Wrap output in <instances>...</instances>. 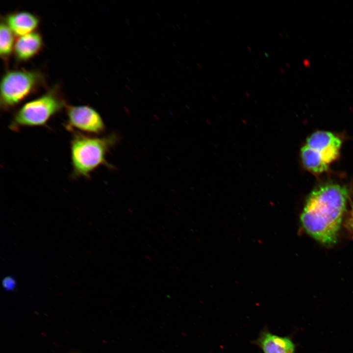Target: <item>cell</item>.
I'll return each instance as SVG.
<instances>
[{
    "label": "cell",
    "instance_id": "cell-8",
    "mask_svg": "<svg viewBox=\"0 0 353 353\" xmlns=\"http://www.w3.org/2000/svg\"><path fill=\"white\" fill-rule=\"evenodd\" d=\"M43 41L41 35L36 31L18 37L15 40L13 52L18 61L28 60L42 50Z\"/></svg>",
    "mask_w": 353,
    "mask_h": 353
},
{
    "label": "cell",
    "instance_id": "cell-7",
    "mask_svg": "<svg viewBox=\"0 0 353 353\" xmlns=\"http://www.w3.org/2000/svg\"><path fill=\"white\" fill-rule=\"evenodd\" d=\"M253 343L263 353H295V344L290 337L273 334L266 328Z\"/></svg>",
    "mask_w": 353,
    "mask_h": 353
},
{
    "label": "cell",
    "instance_id": "cell-4",
    "mask_svg": "<svg viewBox=\"0 0 353 353\" xmlns=\"http://www.w3.org/2000/svg\"><path fill=\"white\" fill-rule=\"evenodd\" d=\"M44 83L43 74L37 70L7 71L0 85V104L4 111L14 108Z\"/></svg>",
    "mask_w": 353,
    "mask_h": 353
},
{
    "label": "cell",
    "instance_id": "cell-13",
    "mask_svg": "<svg viewBox=\"0 0 353 353\" xmlns=\"http://www.w3.org/2000/svg\"><path fill=\"white\" fill-rule=\"evenodd\" d=\"M350 224L351 226L353 227V206L352 207V211L351 213Z\"/></svg>",
    "mask_w": 353,
    "mask_h": 353
},
{
    "label": "cell",
    "instance_id": "cell-2",
    "mask_svg": "<svg viewBox=\"0 0 353 353\" xmlns=\"http://www.w3.org/2000/svg\"><path fill=\"white\" fill-rule=\"evenodd\" d=\"M117 141L118 137L114 133L98 137L74 132L70 142L71 177L90 179L91 173L100 166L111 168L105 157Z\"/></svg>",
    "mask_w": 353,
    "mask_h": 353
},
{
    "label": "cell",
    "instance_id": "cell-11",
    "mask_svg": "<svg viewBox=\"0 0 353 353\" xmlns=\"http://www.w3.org/2000/svg\"><path fill=\"white\" fill-rule=\"evenodd\" d=\"M14 36L4 21H1L0 26V55L4 61L7 60L13 52L15 43Z\"/></svg>",
    "mask_w": 353,
    "mask_h": 353
},
{
    "label": "cell",
    "instance_id": "cell-3",
    "mask_svg": "<svg viewBox=\"0 0 353 353\" xmlns=\"http://www.w3.org/2000/svg\"><path fill=\"white\" fill-rule=\"evenodd\" d=\"M67 103L57 87L21 106L13 115L9 125L12 131L25 127L43 126L55 114L65 108Z\"/></svg>",
    "mask_w": 353,
    "mask_h": 353
},
{
    "label": "cell",
    "instance_id": "cell-9",
    "mask_svg": "<svg viewBox=\"0 0 353 353\" xmlns=\"http://www.w3.org/2000/svg\"><path fill=\"white\" fill-rule=\"evenodd\" d=\"M15 36H22L35 31L39 19L27 11H16L8 14L4 20Z\"/></svg>",
    "mask_w": 353,
    "mask_h": 353
},
{
    "label": "cell",
    "instance_id": "cell-6",
    "mask_svg": "<svg viewBox=\"0 0 353 353\" xmlns=\"http://www.w3.org/2000/svg\"><path fill=\"white\" fill-rule=\"evenodd\" d=\"M305 145L317 151L328 165L338 156L341 141L329 131H318L307 138Z\"/></svg>",
    "mask_w": 353,
    "mask_h": 353
},
{
    "label": "cell",
    "instance_id": "cell-5",
    "mask_svg": "<svg viewBox=\"0 0 353 353\" xmlns=\"http://www.w3.org/2000/svg\"><path fill=\"white\" fill-rule=\"evenodd\" d=\"M67 120L65 128L71 132H83L99 134L104 130L103 121L99 113L88 105H72L67 104L65 108Z\"/></svg>",
    "mask_w": 353,
    "mask_h": 353
},
{
    "label": "cell",
    "instance_id": "cell-10",
    "mask_svg": "<svg viewBox=\"0 0 353 353\" xmlns=\"http://www.w3.org/2000/svg\"><path fill=\"white\" fill-rule=\"evenodd\" d=\"M301 158L304 167L310 172L320 174L326 171L328 165L315 151L305 145L301 150Z\"/></svg>",
    "mask_w": 353,
    "mask_h": 353
},
{
    "label": "cell",
    "instance_id": "cell-1",
    "mask_svg": "<svg viewBox=\"0 0 353 353\" xmlns=\"http://www.w3.org/2000/svg\"><path fill=\"white\" fill-rule=\"evenodd\" d=\"M348 196L346 187L339 184L329 183L316 187L307 197L300 215L303 228L324 245L335 243Z\"/></svg>",
    "mask_w": 353,
    "mask_h": 353
},
{
    "label": "cell",
    "instance_id": "cell-12",
    "mask_svg": "<svg viewBox=\"0 0 353 353\" xmlns=\"http://www.w3.org/2000/svg\"><path fill=\"white\" fill-rule=\"evenodd\" d=\"M2 284L4 289L8 291L13 290L16 286V280L12 277L8 276L3 279Z\"/></svg>",
    "mask_w": 353,
    "mask_h": 353
}]
</instances>
